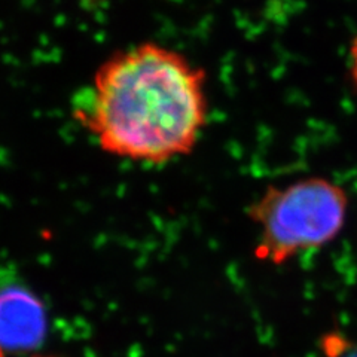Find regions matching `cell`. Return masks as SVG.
Listing matches in <instances>:
<instances>
[{
    "mask_svg": "<svg viewBox=\"0 0 357 357\" xmlns=\"http://www.w3.org/2000/svg\"><path fill=\"white\" fill-rule=\"evenodd\" d=\"M208 110L203 67L162 43L143 42L98 66L73 116L103 152L160 165L194 152Z\"/></svg>",
    "mask_w": 357,
    "mask_h": 357,
    "instance_id": "cell-1",
    "label": "cell"
},
{
    "mask_svg": "<svg viewBox=\"0 0 357 357\" xmlns=\"http://www.w3.org/2000/svg\"><path fill=\"white\" fill-rule=\"evenodd\" d=\"M349 208V192L329 177L270 185L248 210L256 228L255 258L280 266L326 248L344 229Z\"/></svg>",
    "mask_w": 357,
    "mask_h": 357,
    "instance_id": "cell-2",
    "label": "cell"
},
{
    "mask_svg": "<svg viewBox=\"0 0 357 357\" xmlns=\"http://www.w3.org/2000/svg\"><path fill=\"white\" fill-rule=\"evenodd\" d=\"M349 66H350V76H351V81L357 89V33L356 36L351 40L350 45V52H349Z\"/></svg>",
    "mask_w": 357,
    "mask_h": 357,
    "instance_id": "cell-3",
    "label": "cell"
},
{
    "mask_svg": "<svg viewBox=\"0 0 357 357\" xmlns=\"http://www.w3.org/2000/svg\"><path fill=\"white\" fill-rule=\"evenodd\" d=\"M340 357H357V344H349L347 349L341 347Z\"/></svg>",
    "mask_w": 357,
    "mask_h": 357,
    "instance_id": "cell-4",
    "label": "cell"
},
{
    "mask_svg": "<svg viewBox=\"0 0 357 357\" xmlns=\"http://www.w3.org/2000/svg\"><path fill=\"white\" fill-rule=\"evenodd\" d=\"M33 357H57V356H47V354H36V356H33Z\"/></svg>",
    "mask_w": 357,
    "mask_h": 357,
    "instance_id": "cell-5",
    "label": "cell"
}]
</instances>
